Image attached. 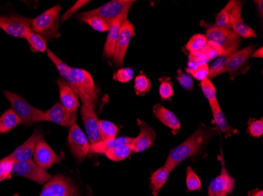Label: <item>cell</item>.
<instances>
[{
	"label": "cell",
	"mask_w": 263,
	"mask_h": 196,
	"mask_svg": "<svg viewBox=\"0 0 263 196\" xmlns=\"http://www.w3.org/2000/svg\"><path fill=\"white\" fill-rule=\"evenodd\" d=\"M218 133V129L217 128L201 125L196 132L192 134L184 142L171 150L164 166L172 172L187 158L193 157L200 153L210 140Z\"/></svg>",
	"instance_id": "6da1fadb"
},
{
	"label": "cell",
	"mask_w": 263,
	"mask_h": 196,
	"mask_svg": "<svg viewBox=\"0 0 263 196\" xmlns=\"http://www.w3.org/2000/svg\"><path fill=\"white\" fill-rule=\"evenodd\" d=\"M71 86L81 98L83 104H96L99 91L92 76L84 69L70 68Z\"/></svg>",
	"instance_id": "7a4b0ae2"
},
{
	"label": "cell",
	"mask_w": 263,
	"mask_h": 196,
	"mask_svg": "<svg viewBox=\"0 0 263 196\" xmlns=\"http://www.w3.org/2000/svg\"><path fill=\"white\" fill-rule=\"evenodd\" d=\"M61 6L55 5L44 12L41 15L32 19V29L35 33L43 35L46 39H53L59 37Z\"/></svg>",
	"instance_id": "3957f363"
},
{
	"label": "cell",
	"mask_w": 263,
	"mask_h": 196,
	"mask_svg": "<svg viewBox=\"0 0 263 196\" xmlns=\"http://www.w3.org/2000/svg\"><path fill=\"white\" fill-rule=\"evenodd\" d=\"M7 99L10 103L12 109L15 112L22 120V124L28 126L40 122H46L45 112L41 111L40 109L31 105L23 97L14 93L4 91Z\"/></svg>",
	"instance_id": "277c9868"
},
{
	"label": "cell",
	"mask_w": 263,
	"mask_h": 196,
	"mask_svg": "<svg viewBox=\"0 0 263 196\" xmlns=\"http://www.w3.org/2000/svg\"><path fill=\"white\" fill-rule=\"evenodd\" d=\"M136 1L132 0H114L99 8L78 14V19L88 17H98L109 23L123 14H128L130 8Z\"/></svg>",
	"instance_id": "5b68a950"
},
{
	"label": "cell",
	"mask_w": 263,
	"mask_h": 196,
	"mask_svg": "<svg viewBox=\"0 0 263 196\" xmlns=\"http://www.w3.org/2000/svg\"><path fill=\"white\" fill-rule=\"evenodd\" d=\"M205 36L208 41L215 42L222 49L223 55L230 56L236 53L240 43V36L231 29L214 26L206 31Z\"/></svg>",
	"instance_id": "8992f818"
},
{
	"label": "cell",
	"mask_w": 263,
	"mask_h": 196,
	"mask_svg": "<svg viewBox=\"0 0 263 196\" xmlns=\"http://www.w3.org/2000/svg\"><path fill=\"white\" fill-rule=\"evenodd\" d=\"M40 196H79L78 189L69 178L64 175L52 177L44 185Z\"/></svg>",
	"instance_id": "52a82bcc"
},
{
	"label": "cell",
	"mask_w": 263,
	"mask_h": 196,
	"mask_svg": "<svg viewBox=\"0 0 263 196\" xmlns=\"http://www.w3.org/2000/svg\"><path fill=\"white\" fill-rule=\"evenodd\" d=\"M69 149L78 163L84 161L90 151L89 141L86 134L81 130L78 124H73L69 128L68 136Z\"/></svg>",
	"instance_id": "ba28073f"
},
{
	"label": "cell",
	"mask_w": 263,
	"mask_h": 196,
	"mask_svg": "<svg viewBox=\"0 0 263 196\" xmlns=\"http://www.w3.org/2000/svg\"><path fill=\"white\" fill-rule=\"evenodd\" d=\"M32 19L24 16L0 15V28L8 35L25 39L26 33L32 29Z\"/></svg>",
	"instance_id": "9c48e42d"
},
{
	"label": "cell",
	"mask_w": 263,
	"mask_h": 196,
	"mask_svg": "<svg viewBox=\"0 0 263 196\" xmlns=\"http://www.w3.org/2000/svg\"><path fill=\"white\" fill-rule=\"evenodd\" d=\"M12 173L35 181L40 185H44L52 178L46 169L40 167L32 159L26 162H14Z\"/></svg>",
	"instance_id": "30bf717a"
},
{
	"label": "cell",
	"mask_w": 263,
	"mask_h": 196,
	"mask_svg": "<svg viewBox=\"0 0 263 196\" xmlns=\"http://www.w3.org/2000/svg\"><path fill=\"white\" fill-rule=\"evenodd\" d=\"M219 159L221 163V173L210 184L208 196H227L234 189L235 180L224 166L222 154Z\"/></svg>",
	"instance_id": "8fae6325"
},
{
	"label": "cell",
	"mask_w": 263,
	"mask_h": 196,
	"mask_svg": "<svg viewBox=\"0 0 263 196\" xmlns=\"http://www.w3.org/2000/svg\"><path fill=\"white\" fill-rule=\"evenodd\" d=\"M94 107V104H83L81 109V117L84 121L87 136L91 145L102 141L100 121L95 113Z\"/></svg>",
	"instance_id": "7c38bea8"
},
{
	"label": "cell",
	"mask_w": 263,
	"mask_h": 196,
	"mask_svg": "<svg viewBox=\"0 0 263 196\" xmlns=\"http://www.w3.org/2000/svg\"><path fill=\"white\" fill-rule=\"evenodd\" d=\"M135 26L127 19L123 22L121 27L116 45H115V54H114V62L118 66L123 64L124 59L129 45L132 37L135 35Z\"/></svg>",
	"instance_id": "4fadbf2b"
},
{
	"label": "cell",
	"mask_w": 263,
	"mask_h": 196,
	"mask_svg": "<svg viewBox=\"0 0 263 196\" xmlns=\"http://www.w3.org/2000/svg\"><path fill=\"white\" fill-rule=\"evenodd\" d=\"M44 139V133L41 129H35L32 136L16 148L11 154L5 157L13 162H26L32 160L38 143Z\"/></svg>",
	"instance_id": "5bb4252c"
},
{
	"label": "cell",
	"mask_w": 263,
	"mask_h": 196,
	"mask_svg": "<svg viewBox=\"0 0 263 196\" xmlns=\"http://www.w3.org/2000/svg\"><path fill=\"white\" fill-rule=\"evenodd\" d=\"M64 154L58 156L44 139L41 140L35 148L33 161L43 169H49L55 163H60Z\"/></svg>",
	"instance_id": "9a60e30c"
},
{
	"label": "cell",
	"mask_w": 263,
	"mask_h": 196,
	"mask_svg": "<svg viewBox=\"0 0 263 196\" xmlns=\"http://www.w3.org/2000/svg\"><path fill=\"white\" fill-rule=\"evenodd\" d=\"M45 121L70 128L76 123L77 112L69 111L60 102H57L45 112Z\"/></svg>",
	"instance_id": "2e32d148"
},
{
	"label": "cell",
	"mask_w": 263,
	"mask_h": 196,
	"mask_svg": "<svg viewBox=\"0 0 263 196\" xmlns=\"http://www.w3.org/2000/svg\"><path fill=\"white\" fill-rule=\"evenodd\" d=\"M255 45L249 46L230 56L226 64V72L230 73L232 79L241 73V71L245 72L247 63L255 51Z\"/></svg>",
	"instance_id": "e0dca14e"
},
{
	"label": "cell",
	"mask_w": 263,
	"mask_h": 196,
	"mask_svg": "<svg viewBox=\"0 0 263 196\" xmlns=\"http://www.w3.org/2000/svg\"><path fill=\"white\" fill-rule=\"evenodd\" d=\"M137 124L140 126V134L133 139L130 146L134 153H140L153 145L156 140V134L153 128L149 126L145 122L138 119Z\"/></svg>",
	"instance_id": "ac0fdd59"
},
{
	"label": "cell",
	"mask_w": 263,
	"mask_h": 196,
	"mask_svg": "<svg viewBox=\"0 0 263 196\" xmlns=\"http://www.w3.org/2000/svg\"><path fill=\"white\" fill-rule=\"evenodd\" d=\"M56 82L59 89L60 104L69 111L77 112L80 106L79 97L78 94L63 78H59Z\"/></svg>",
	"instance_id": "d6986e66"
},
{
	"label": "cell",
	"mask_w": 263,
	"mask_h": 196,
	"mask_svg": "<svg viewBox=\"0 0 263 196\" xmlns=\"http://www.w3.org/2000/svg\"><path fill=\"white\" fill-rule=\"evenodd\" d=\"M128 14L118 17L110 23V29L108 30V35L106 37L105 42L104 49H103V55L107 58H112L115 54V45L118 39L121 27L124 21L127 20Z\"/></svg>",
	"instance_id": "ffe728a7"
},
{
	"label": "cell",
	"mask_w": 263,
	"mask_h": 196,
	"mask_svg": "<svg viewBox=\"0 0 263 196\" xmlns=\"http://www.w3.org/2000/svg\"><path fill=\"white\" fill-rule=\"evenodd\" d=\"M153 113L155 117L157 118L162 123L168 126L174 134H177L179 129H181V122L178 118L169 109L161 104H156L154 106Z\"/></svg>",
	"instance_id": "44dd1931"
},
{
	"label": "cell",
	"mask_w": 263,
	"mask_h": 196,
	"mask_svg": "<svg viewBox=\"0 0 263 196\" xmlns=\"http://www.w3.org/2000/svg\"><path fill=\"white\" fill-rule=\"evenodd\" d=\"M209 103L211 111H212L214 122L218 126V129L226 134V138H230V137L237 134L239 131L234 129V128L231 127L229 125L228 122L224 117V113H223L222 110H221V107L218 104V99L211 101Z\"/></svg>",
	"instance_id": "7402d4cb"
},
{
	"label": "cell",
	"mask_w": 263,
	"mask_h": 196,
	"mask_svg": "<svg viewBox=\"0 0 263 196\" xmlns=\"http://www.w3.org/2000/svg\"><path fill=\"white\" fill-rule=\"evenodd\" d=\"M243 7V4L240 1L231 0L228 4L217 14L215 19V26L217 27L231 29V21L233 14L239 7Z\"/></svg>",
	"instance_id": "603a6c76"
},
{
	"label": "cell",
	"mask_w": 263,
	"mask_h": 196,
	"mask_svg": "<svg viewBox=\"0 0 263 196\" xmlns=\"http://www.w3.org/2000/svg\"><path fill=\"white\" fill-rule=\"evenodd\" d=\"M242 7H239L233 14L231 21V29L239 36L243 38H256L257 34L252 28L248 26L241 16Z\"/></svg>",
	"instance_id": "cb8c5ba5"
},
{
	"label": "cell",
	"mask_w": 263,
	"mask_h": 196,
	"mask_svg": "<svg viewBox=\"0 0 263 196\" xmlns=\"http://www.w3.org/2000/svg\"><path fill=\"white\" fill-rule=\"evenodd\" d=\"M134 138L128 137H121L116 138L110 141H101L97 144H91L90 146L89 153H96V154H104L107 150L111 149L116 146L121 144H130Z\"/></svg>",
	"instance_id": "d4e9b609"
},
{
	"label": "cell",
	"mask_w": 263,
	"mask_h": 196,
	"mask_svg": "<svg viewBox=\"0 0 263 196\" xmlns=\"http://www.w3.org/2000/svg\"><path fill=\"white\" fill-rule=\"evenodd\" d=\"M171 173V171L168 168L163 166L152 173V176H151L150 186L152 191H153L154 195H158L161 188L166 183Z\"/></svg>",
	"instance_id": "484cf974"
},
{
	"label": "cell",
	"mask_w": 263,
	"mask_h": 196,
	"mask_svg": "<svg viewBox=\"0 0 263 196\" xmlns=\"http://www.w3.org/2000/svg\"><path fill=\"white\" fill-rule=\"evenodd\" d=\"M22 123V120L15 112L10 108L0 116V134H6Z\"/></svg>",
	"instance_id": "4316f807"
},
{
	"label": "cell",
	"mask_w": 263,
	"mask_h": 196,
	"mask_svg": "<svg viewBox=\"0 0 263 196\" xmlns=\"http://www.w3.org/2000/svg\"><path fill=\"white\" fill-rule=\"evenodd\" d=\"M25 39L28 41L32 52L44 53L47 51V39L40 34L35 33L32 29H29Z\"/></svg>",
	"instance_id": "83f0119b"
},
{
	"label": "cell",
	"mask_w": 263,
	"mask_h": 196,
	"mask_svg": "<svg viewBox=\"0 0 263 196\" xmlns=\"http://www.w3.org/2000/svg\"><path fill=\"white\" fill-rule=\"evenodd\" d=\"M133 153L130 144H121L111 149L107 150L105 156L114 162H120L128 158Z\"/></svg>",
	"instance_id": "f1b7e54d"
},
{
	"label": "cell",
	"mask_w": 263,
	"mask_h": 196,
	"mask_svg": "<svg viewBox=\"0 0 263 196\" xmlns=\"http://www.w3.org/2000/svg\"><path fill=\"white\" fill-rule=\"evenodd\" d=\"M100 133L102 141H110L117 138L118 127L108 120L100 121Z\"/></svg>",
	"instance_id": "f546056e"
},
{
	"label": "cell",
	"mask_w": 263,
	"mask_h": 196,
	"mask_svg": "<svg viewBox=\"0 0 263 196\" xmlns=\"http://www.w3.org/2000/svg\"><path fill=\"white\" fill-rule=\"evenodd\" d=\"M231 56V55H230ZM230 56L223 55L218 57L209 67V79L217 77L226 72V64Z\"/></svg>",
	"instance_id": "4dcf8cb0"
},
{
	"label": "cell",
	"mask_w": 263,
	"mask_h": 196,
	"mask_svg": "<svg viewBox=\"0 0 263 196\" xmlns=\"http://www.w3.org/2000/svg\"><path fill=\"white\" fill-rule=\"evenodd\" d=\"M134 89L136 94L138 96H144L146 93L149 92L152 89V82L143 72H141V73L136 77Z\"/></svg>",
	"instance_id": "1f68e13d"
},
{
	"label": "cell",
	"mask_w": 263,
	"mask_h": 196,
	"mask_svg": "<svg viewBox=\"0 0 263 196\" xmlns=\"http://www.w3.org/2000/svg\"><path fill=\"white\" fill-rule=\"evenodd\" d=\"M81 21L85 22L97 32H107L110 29V24L98 17H88L80 19Z\"/></svg>",
	"instance_id": "d6a6232c"
},
{
	"label": "cell",
	"mask_w": 263,
	"mask_h": 196,
	"mask_svg": "<svg viewBox=\"0 0 263 196\" xmlns=\"http://www.w3.org/2000/svg\"><path fill=\"white\" fill-rule=\"evenodd\" d=\"M206 42H208V39L205 35L196 34L189 39V42L186 44V49L190 53L197 52L204 47Z\"/></svg>",
	"instance_id": "836d02e7"
},
{
	"label": "cell",
	"mask_w": 263,
	"mask_h": 196,
	"mask_svg": "<svg viewBox=\"0 0 263 196\" xmlns=\"http://www.w3.org/2000/svg\"><path fill=\"white\" fill-rule=\"evenodd\" d=\"M200 51L209 60V61L214 59H217L220 56H223L224 54L222 49L218 44L211 42V41H208L206 45Z\"/></svg>",
	"instance_id": "e575fe53"
},
{
	"label": "cell",
	"mask_w": 263,
	"mask_h": 196,
	"mask_svg": "<svg viewBox=\"0 0 263 196\" xmlns=\"http://www.w3.org/2000/svg\"><path fill=\"white\" fill-rule=\"evenodd\" d=\"M186 185L189 191H199L202 186L200 179H199L196 172L193 170V168H187V175H186Z\"/></svg>",
	"instance_id": "d590c367"
},
{
	"label": "cell",
	"mask_w": 263,
	"mask_h": 196,
	"mask_svg": "<svg viewBox=\"0 0 263 196\" xmlns=\"http://www.w3.org/2000/svg\"><path fill=\"white\" fill-rule=\"evenodd\" d=\"M161 84L159 86V95L162 100H171L174 96L173 83L169 77H162L159 79Z\"/></svg>",
	"instance_id": "8d00e7d4"
},
{
	"label": "cell",
	"mask_w": 263,
	"mask_h": 196,
	"mask_svg": "<svg viewBox=\"0 0 263 196\" xmlns=\"http://www.w3.org/2000/svg\"><path fill=\"white\" fill-rule=\"evenodd\" d=\"M209 60L205 57L201 51L189 53L187 68L186 70H193L202 64H208Z\"/></svg>",
	"instance_id": "74e56055"
},
{
	"label": "cell",
	"mask_w": 263,
	"mask_h": 196,
	"mask_svg": "<svg viewBox=\"0 0 263 196\" xmlns=\"http://www.w3.org/2000/svg\"><path fill=\"white\" fill-rule=\"evenodd\" d=\"M14 163L6 158L0 159V182L11 178Z\"/></svg>",
	"instance_id": "f35d334b"
},
{
	"label": "cell",
	"mask_w": 263,
	"mask_h": 196,
	"mask_svg": "<svg viewBox=\"0 0 263 196\" xmlns=\"http://www.w3.org/2000/svg\"><path fill=\"white\" fill-rule=\"evenodd\" d=\"M201 89L209 102L217 100L216 88L211 79H206L201 82Z\"/></svg>",
	"instance_id": "ab89813d"
},
{
	"label": "cell",
	"mask_w": 263,
	"mask_h": 196,
	"mask_svg": "<svg viewBox=\"0 0 263 196\" xmlns=\"http://www.w3.org/2000/svg\"><path fill=\"white\" fill-rule=\"evenodd\" d=\"M248 132L253 138H260L263 134L262 119H250L248 122Z\"/></svg>",
	"instance_id": "60d3db41"
},
{
	"label": "cell",
	"mask_w": 263,
	"mask_h": 196,
	"mask_svg": "<svg viewBox=\"0 0 263 196\" xmlns=\"http://www.w3.org/2000/svg\"><path fill=\"white\" fill-rule=\"evenodd\" d=\"M187 73L192 75L197 80L202 81L209 79V66L208 64H202L196 67L193 70H186Z\"/></svg>",
	"instance_id": "b9f144b4"
},
{
	"label": "cell",
	"mask_w": 263,
	"mask_h": 196,
	"mask_svg": "<svg viewBox=\"0 0 263 196\" xmlns=\"http://www.w3.org/2000/svg\"><path fill=\"white\" fill-rule=\"evenodd\" d=\"M177 80L181 88L187 91H192L194 88V82L193 78L189 75L185 74L181 69L177 71Z\"/></svg>",
	"instance_id": "7bdbcfd3"
},
{
	"label": "cell",
	"mask_w": 263,
	"mask_h": 196,
	"mask_svg": "<svg viewBox=\"0 0 263 196\" xmlns=\"http://www.w3.org/2000/svg\"><path fill=\"white\" fill-rule=\"evenodd\" d=\"M134 70L130 68H124L119 69L118 72L114 75L113 79L122 83H126L129 82L134 78Z\"/></svg>",
	"instance_id": "ee69618b"
},
{
	"label": "cell",
	"mask_w": 263,
	"mask_h": 196,
	"mask_svg": "<svg viewBox=\"0 0 263 196\" xmlns=\"http://www.w3.org/2000/svg\"><path fill=\"white\" fill-rule=\"evenodd\" d=\"M88 3H89V1H87V0H78L73 4L69 10H66V13L63 14V17H61V20L60 21L65 22L66 20H69L73 14L76 13L78 10H79L80 9L82 8L84 6L86 5Z\"/></svg>",
	"instance_id": "f6af8a7d"
},
{
	"label": "cell",
	"mask_w": 263,
	"mask_h": 196,
	"mask_svg": "<svg viewBox=\"0 0 263 196\" xmlns=\"http://www.w3.org/2000/svg\"><path fill=\"white\" fill-rule=\"evenodd\" d=\"M262 47H260V48L258 49L257 51H254L253 54H252V56H251V57H253V58H262Z\"/></svg>",
	"instance_id": "bcb514c9"
},
{
	"label": "cell",
	"mask_w": 263,
	"mask_h": 196,
	"mask_svg": "<svg viewBox=\"0 0 263 196\" xmlns=\"http://www.w3.org/2000/svg\"><path fill=\"white\" fill-rule=\"evenodd\" d=\"M249 196H263L262 190L255 189L248 192Z\"/></svg>",
	"instance_id": "7dc6e473"
},
{
	"label": "cell",
	"mask_w": 263,
	"mask_h": 196,
	"mask_svg": "<svg viewBox=\"0 0 263 196\" xmlns=\"http://www.w3.org/2000/svg\"><path fill=\"white\" fill-rule=\"evenodd\" d=\"M255 4L258 6V10H259L260 15H261V17H262V1H261V0H260V1H255Z\"/></svg>",
	"instance_id": "c3c4849f"
},
{
	"label": "cell",
	"mask_w": 263,
	"mask_h": 196,
	"mask_svg": "<svg viewBox=\"0 0 263 196\" xmlns=\"http://www.w3.org/2000/svg\"><path fill=\"white\" fill-rule=\"evenodd\" d=\"M14 196H19V195L17 194H14Z\"/></svg>",
	"instance_id": "681fc988"
}]
</instances>
